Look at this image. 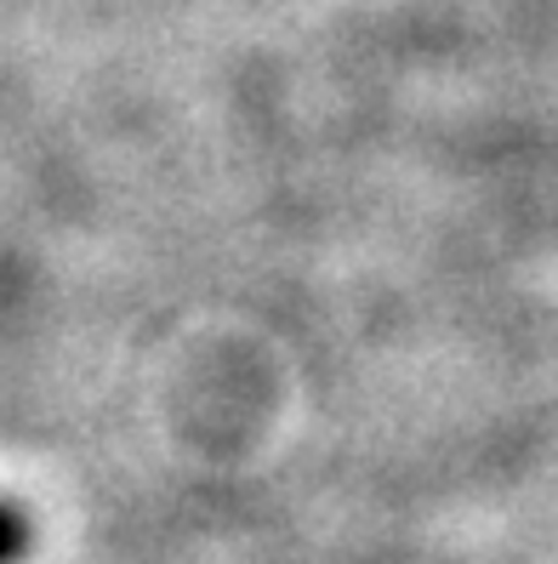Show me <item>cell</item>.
<instances>
[{
    "label": "cell",
    "mask_w": 558,
    "mask_h": 564,
    "mask_svg": "<svg viewBox=\"0 0 558 564\" xmlns=\"http://www.w3.org/2000/svg\"><path fill=\"white\" fill-rule=\"evenodd\" d=\"M29 553V519L0 502V564H18Z\"/></svg>",
    "instance_id": "1"
}]
</instances>
